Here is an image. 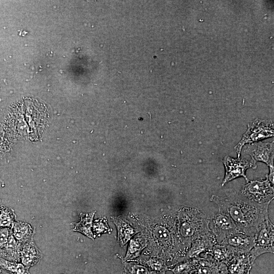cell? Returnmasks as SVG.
<instances>
[{
	"instance_id": "cell-6",
	"label": "cell",
	"mask_w": 274,
	"mask_h": 274,
	"mask_svg": "<svg viewBox=\"0 0 274 274\" xmlns=\"http://www.w3.org/2000/svg\"><path fill=\"white\" fill-rule=\"evenodd\" d=\"M255 260L262 254H274V224L268 219L259 227L254 235V246L250 251Z\"/></svg>"
},
{
	"instance_id": "cell-19",
	"label": "cell",
	"mask_w": 274,
	"mask_h": 274,
	"mask_svg": "<svg viewBox=\"0 0 274 274\" xmlns=\"http://www.w3.org/2000/svg\"><path fill=\"white\" fill-rule=\"evenodd\" d=\"M132 261H137L145 265L157 274H165V272L169 269V266L167 265L166 261L157 257L143 255Z\"/></svg>"
},
{
	"instance_id": "cell-8",
	"label": "cell",
	"mask_w": 274,
	"mask_h": 274,
	"mask_svg": "<svg viewBox=\"0 0 274 274\" xmlns=\"http://www.w3.org/2000/svg\"><path fill=\"white\" fill-rule=\"evenodd\" d=\"M209 227L218 244L230 234L239 231L231 218L220 210L210 218Z\"/></svg>"
},
{
	"instance_id": "cell-22",
	"label": "cell",
	"mask_w": 274,
	"mask_h": 274,
	"mask_svg": "<svg viewBox=\"0 0 274 274\" xmlns=\"http://www.w3.org/2000/svg\"><path fill=\"white\" fill-rule=\"evenodd\" d=\"M123 274H157L145 265L135 261H122Z\"/></svg>"
},
{
	"instance_id": "cell-3",
	"label": "cell",
	"mask_w": 274,
	"mask_h": 274,
	"mask_svg": "<svg viewBox=\"0 0 274 274\" xmlns=\"http://www.w3.org/2000/svg\"><path fill=\"white\" fill-rule=\"evenodd\" d=\"M210 221V219L203 211L195 208L184 207L177 211V231L188 249L194 241L211 232Z\"/></svg>"
},
{
	"instance_id": "cell-17",
	"label": "cell",
	"mask_w": 274,
	"mask_h": 274,
	"mask_svg": "<svg viewBox=\"0 0 274 274\" xmlns=\"http://www.w3.org/2000/svg\"><path fill=\"white\" fill-rule=\"evenodd\" d=\"M41 257V253L33 241L22 244L21 250L22 263L27 267L37 263Z\"/></svg>"
},
{
	"instance_id": "cell-5",
	"label": "cell",
	"mask_w": 274,
	"mask_h": 274,
	"mask_svg": "<svg viewBox=\"0 0 274 274\" xmlns=\"http://www.w3.org/2000/svg\"><path fill=\"white\" fill-rule=\"evenodd\" d=\"M240 194L259 203H270L274 199V189L267 179L249 180L243 185Z\"/></svg>"
},
{
	"instance_id": "cell-1",
	"label": "cell",
	"mask_w": 274,
	"mask_h": 274,
	"mask_svg": "<svg viewBox=\"0 0 274 274\" xmlns=\"http://www.w3.org/2000/svg\"><path fill=\"white\" fill-rule=\"evenodd\" d=\"M129 218L148 239L145 255L162 258L172 262L173 265L186 259L188 248L179 236L177 213L169 212L153 218L131 213Z\"/></svg>"
},
{
	"instance_id": "cell-12",
	"label": "cell",
	"mask_w": 274,
	"mask_h": 274,
	"mask_svg": "<svg viewBox=\"0 0 274 274\" xmlns=\"http://www.w3.org/2000/svg\"><path fill=\"white\" fill-rule=\"evenodd\" d=\"M216 244V238L211 231L201 236L191 243L187 252L186 259L199 258Z\"/></svg>"
},
{
	"instance_id": "cell-25",
	"label": "cell",
	"mask_w": 274,
	"mask_h": 274,
	"mask_svg": "<svg viewBox=\"0 0 274 274\" xmlns=\"http://www.w3.org/2000/svg\"><path fill=\"white\" fill-rule=\"evenodd\" d=\"M94 237L98 236L105 233H110L112 229L110 228L106 218L95 220L92 226Z\"/></svg>"
},
{
	"instance_id": "cell-20",
	"label": "cell",
	"mask_w": 274,
	"mask_h": 274,
	"mask_svg": "<svg viewBox=\"0 0 274 274\" xmlns=\"http://www.w3.org/2000/svg\"><path fill=\"white\" fill-rule=\"evenodd\" d=\"M12 227L15 238L20 243L24 244L32 240L33 230L29 224L14 222Z\"/></svg>"
},
{
	"instance_id": "cell-9",
	"label": "cell",
	"mask_w": 274,
	"mask_h": 274,
	"mask_svg": "<svg viewBox=\"0 0 274 274\" xmlns=\"http://www.w3.org/2000/svg\"><path fill=\"white\" fill-rule=\"evenodd\" d=\"M244 152L257 163L260 161L268 167L274 166V141L270 143L258 142L245 146Z\"/></svg>"
},
{
	"instance_id": "cell-16",
	"label": "cell",
	"mask_w": 274,
	"mask_h": 274,
	"mask_svg": "<svg viewBox=\"0 0 274 274\" xmlns=\"http://www.w3.org/2000/svg\"><path fill=\"white\" fill-rule=\"evenodd\" d=\"M235 252L234 250L227 246L216 244L210 251L199 258H205L218 263L225 264L232 257Z\"/></svg>"
},
{
	"instance_id": "cell-2",
	"label": "cell",
	"mask_w": 274,
	"mask_h": 274,
	"mask_svg": "<svg viewBox=\"0 0 274 274\" xmlns=\"http://www.w3.org/2000/svg\"><path fill=\"white\" fill-rule=\"evenodd\" d=\"M210 200L226 213L240 231L254 236L259 226L268 219L270 203H259L235 192L224 196L213 195Z\"/></svg>"
},
{
	"instance_id": "cell-21",
	"label": "cell",
	"mask_w": 274,
	"mask_h": 274,
	"mask_svg": "<svg viewBox=\"0 0 274 274\" xmlns=\"http://www.w3.org/2000/svg\"><path fill=\"white\" fill-rule=\"evenodd\" d=\"M95 213V211L90 213H81L80 220L78 223H74V230L80 232L88 237L93 239L94 237L91 231V227Z\"/></svg>"
},
{
	"instance_id": "cell-23",
	"label": "cell",
	"mask_w": 274,
	"mask_h": 274,
	"mask_svg": "<svg viewBox=\"0 0 274 274\" xmlns=\"http://www.w3.org/2000/svg\"><path fill=\"white\" fill-rule=\"evenodd\" d=\"M1 266L11 274H29L28 267L21 263L1 258Z\"/></svg>"
},
{
	"instance_id": "cell-24",
	"label": "cell",
	"mask_w": 274,
	"mask_h": 274,
	"mask_svg": "<svg viewBox=\"0 0 274 274\" xmlns=\"http://www.w3.org/2000/svg\"><path fill=\"white\" fill-rule=\"evenodd\" d=\"M193 259H185L172 266H169L168 270L173 274H190L193 267Z\"/></svg>"
},
{
	"instance_id": "cell-28",
	"label": "cell",
	"mask_w": 274,
	"mask_h": 274,
	"mask_svg": "<svg viewBox=\"0 0 274 274\" xmlns=\"http://www.w3.org/2000/svg\"><path fill=\"white\" fill-rule=\"evenodd\" d=\"M268 168L269 173L266 175V178L274 189V166L268 167Z\"/></svg>"
},
{
	"instance_id": "cell-11",
	"label": "cell",
	"mask_w": 274,
	"mask_h": 274,
	"mask_svg": "<svg viewBox=\"0 0 274 274\" xmlns=\"http://www.w3.org/2000/svg\"><path fill=\"white\" fill-rule=\"evenodd\" d=\"M220 244L227 246L236 252H248L254 247V236L238 231L228 235Z\"/></svg>"
},
{
	"instance_id": "cell-26",
	"label": "cell",
	"mask_w": 274,
	"mask_h": 274,
	"mask_svg": "<svg viewBox=\"0 0 274 274\" xmlns=\"http://www.w3.org/2000/svg\"><path fill=\"white\" fill-rule=\"evenodd\" d=\"M0 225L2 227L12 226L14 222L15 214L14 211L9 208L2 207L1 209Z\"/></svg>"
},
{
	"instance_id": "cell-18",
	"label": "cell",
	"mask_w": 274,
	"mask_h": 274,
	"mask_svg": "<svg viewBox=\"0 0 274 274\" xmlns=\"http://www.w3.org/2000/svg\"><path fill=\"white\" fill-rule=\"evenodd\" d=\"M21 243L15 239L12 234L7 243L1 248V257L10 261H19L21 258Z\"/></svg>"
},
{
	"instance_id": "cell-13",
	"label": "cell",
	"mask_w": 274,
	"mask_h": 274,
	"mask_svg": "<svg viewBox=\"0 0 274 274\" xmlns=\"http://www.w3.org/2000/svg\"><path fill=\"white\" fill-rule=\"evenodd\" d=\"M117 230V241L123 247L130 240L132 236L140 232L136 225L130 219L122 217H111Z\"/></svg>"
},
{
	"instance_id": "cell-15",
	"label": "cell",
	"mask_w": 274,
	"mask_h": 274,
	"mask_svg": "<svg viewBox=\"0 0 274 274\" xmlns=\"http://www.w3.org/2000/svg\"><path fill=\"white\" fill-rule=\"evenodd\" d=\"M148 245L147 238L141 232L130 239L125 256H119V258L121 261L134 260L140 256L141 253Z\"/></svg>"
},
{
	"instance_id": "cell-14",
	"label": "cell",
	"mask_w": 274,
	"mask_h": 274,
	"mask_svg": "<svg viewBox=\"0 0 274 274\" xmlns=\"http://www.w3.org/2000/svg\"><path fill=\"white\" fill-rule=\"evenodd\" d=\"M190 274H228L224 263H218L205 258L193 259L192 269Z\"/></svg>"
},
{
	"instance_id": "cell-4",
	"label": "cell",
	"mask_w": 274,
	"mask_h": 274,
	"mask_svg": "<svg viewBox=\"0 0 274 274\" xmlns=\"http://www.w3.org/2000/svg\"><path fill=\"white\" fill-rule=\"evenodd\" d=\"M272 137H274V123L272 121L255 119L248 124L247 130L234 147L237 157H240L242 149L245 145Z\"/></svg>"
},
{
	"instance_id": "cell-7",
	"label": "cell",
	"mask_w": 274,
	"mask_h": 274,
	"mask_svg": "<svg viewBox=\"0 0 274 274\" xmlns=\"http://www.w3.org/2000/svg\"><path fill=\"white\" fill-rule=\"evenodd\" d=\"M225 168V175L221 186L234 179L242 177L248 182L249 180L246 175V171L249 168L255 169L257 163L251 159L248 160L245 158H233L229 156H225L222 160Z\"/></svg>"
},
{
	"instance_id": "cell-27",
	"label": "cell",
	"mask_w": 274,
	"mask_h": 274,
	"mask_svg": "<svg viewBox=\"0 0 274 274\" xmlns=\"http://www.w3.org/2000/svg\"><path fill=\"white\" fill-rule=\"evenodd\" d=\"M12 233V230L9 228L2 227L1 228V248L4 247L7 243Z\"/></svg>"
},
{
	"instance_id": "cell-10",
	"label": "cell",
	"mask_w": 274,
	"mask_h": 274,
	"mask_svg": "<svg viewBox=\"0 0 274 274\" xmlns=\"http://www.w3.org/2000/svg\"><path fill=\"white\" fill-rule=\"evenodd\" d=\"M255 259L250 252H235L225 263L228 274H249Z\"/></svg>"
}]
</instances>
